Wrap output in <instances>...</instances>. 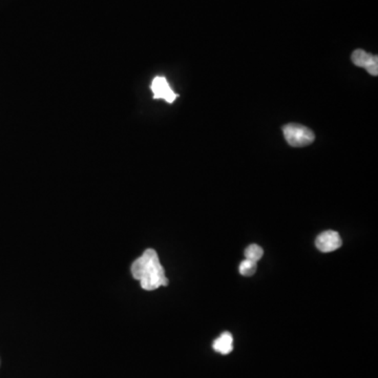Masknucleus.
I'll list each match as a JSON object with an SVG mask.
<instances>
[{
    "label": "nucleus",
    "instance_id": "obj_6",
    "mask_svg": "<svg viewBox=\"0 0 378 378\" xmlns=\"http://www.w3.org/2000/svg\"><path fill=\"white\" fill-rule=\"evenodd\" d=\"M212 348L214 351L224 354V355L230 354L234 350V337L230 332H224L221 334L220 337L214 340Z\"/></svg>",
    "mask_w": 378,
    "mask_h": 378
},
{
    "label": "nucleus",
    "instance_id": "obj_3",
    "mask_svg": "<svg viewBox=\"0 0 378 378\" xmlns=\"http://www.w3.org/2000/svg\"><path fill=\"white\" fill-rule=\"evenodd\" d=\"M352 63L358 67H363L370 75H378V57L367 53L364 49H355L352 54Z\"/></svg>",
    "mask_w": 378,
    "mask_h": 378
},
{
    "label": "nucleus",
    "instance_id": "obj_1",
    "mask_svg": "<svg viewBox=\"0 0 378 378\" xmlns=\"http://www.w3.org/2000/svg\"><path fill=\"white\" fill-rule=\"evenodd\" d=\"M131 271L133 278L140 280L141 287L146 291H154L161 286L168 285V278L165 276L164 268L155 249L145 250L142 256L131 264Z\"/></svg>",
    "mask_w": 378,
    "mask_h": 378
},
{
    "label": "nucleus",
    "instance_id": "obj_5",
    "mask_svg": "<svg viewBox=\"0 0 378 378\" xmlns=\"http://www.w3.org/2000/svg\"><path fill=\"white\" fill-rule=\"evenodd\" d=\"M315 245L320 252L328 254V252H335L338 248L342 247V238L337 232H333V230H327V232H322L318 236Z\"/></svg>",
    "mask_w": 378,
    "mask_h": 378
},
{
    "label": "nucleus",
    "instance_id": "obj_9",
    "mask_svg": "<svg viewBox=\"0 0 378 378\" xmlns=\"http://www.w3.org/2000/svg\"><path fill=\"white\" fill-rule=\"evenodd\" d=\"M0 364H1V362H0Z\"/></svg>",
    "mask_w": 378,
    "mask_h": 378
},
{
    "label": "nucleus",
    "instance_id": "obj_2",
    "mask_svg": "<svg viewBox=\"0 0 378 378\" xmlns=\"http://www.w3.org/2000/svg\"><path fill=\"white\" fill-rule=\"evenodd\" d=\"M284 137L290 146L304 147L312 144L315 140V135L311 129L296 123H290L285 125L284 129Z\"/></svg>",
    "mask_w": 378,
    "mask_h": 378
},
{
    "label": "nucleus",
    "instance_id": "obj_7",
    "mask_svg": "<svg viewBox=\"0 0 378 378\" xmlns=\"http://www.w3.org/2000/svg\"><path fill=\"white\" fill-rule=\"evenodd\" d=\"M263 254H264V252H263L262 247L256 244L250 245L245 249V258L247 260H254V262L260 260Z\"/></svg>",
    "mask_w": 378,
    "mask_h": 378
},
{
    "label": "nucleus",
    "instance_id": "obj_8",
    "mask_svg": "<svg viewBox=\"0 0 378 378\" xmlns=\"http://www.w3.org/2000/svg\"><path fill=\"white\" fill-rule=\"evenodd\" d=\"M256 268H258L256 262L245 258V260L241 263L240 267H238V271H240V274H242L243 276H252L256 274Z\"/></svg>",
    "mask_w": 378,
    "mask_h": 378
},
{
    "label": "nucleus",
    "instance_id": "obj_4",
    "mask_svg": "<svg viewBox=\"0 0 378 378\" xmlns=\"http://www.w3.org/2000/svg\"><path fill=\"white\" fill-rule=\"evenodd\" d=\"M151 89L155 99H163L166 102L174 103L178 98V95L169 87V83L163 76H157L151 82Z\"/></svg>",
    "mask_w": 378,
    "mask_h": 378
}]
</instances>
